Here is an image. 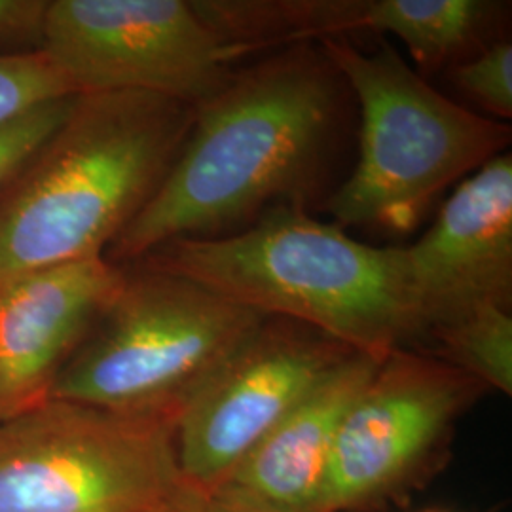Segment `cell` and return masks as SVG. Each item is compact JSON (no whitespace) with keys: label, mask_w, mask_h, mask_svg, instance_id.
Listing matches in <instances>:
<instances>
[{"label":"cell","mask_w":512,"mask_h":512,"mask_svg":"<svg viewBox=\"0 0 512 512\" xmlns=\"http://www.w3.org/2000/svg\"><path fill=\"white\" fill-rule=\"evenodd\" d=\"M346 88L319 44L234 71L196 107L160 188L105 256L122 266L171 239L228 236L275 209L304 207L338 145Z\"/></svg>","instance_id":"obj_1"},{"label":"cell","mask_w":512,"mask_h":512,"mask_svg":"<svg viewBox=\"0 0 512 512\" xmlns=\"http://www.w3.org/2000/svg\"><path fill=\"white\" fill-rule=\"evenodd\" d=\"M196 107L137 92L76 95L0 198V285L105 256L160 188Z\"/></svg>","instance_id":"obj_2"},{"label":"cell","mask_w":512,"mask_h":512,"mask_svg":"<svg viewBox=\"0 0 512 512\" xmlns=\"http://www.w3.org/2000/svg\"><path fill=\"white\" fill-rule=\"evenodd\" d=\"M137 264L378 359L421 340L406 249L366 245L304 207L275 209L228 236L171 239Z\"/></svg>","instance_id":"obj_3"},{"label":"cell","mask_w":512,"mask_h":512,"mask_svg":"<svg viewBox=\"0 0 512 512\" xmlns=\"http://www.w3.org/2000/svg\"><path fill=\"white\" fill-rule=\"evenodd\" d=\"M319 48L361 107L357 164L327 202L340 228L412 232L444 190L509 152V124L444 97L389 42L370 54L351 38Z\"/></svg>","instance_id":"obj_4"},{"label":"cell","mask_w":512,"mask_h":512,"mask_svg":"<svg viewBox=\"0 0 512 512\" xmlns=\"http://www.w3.org/2000/svg\"><path fill=\"white\" fill-rule=\"evenodd\" d=\"M262 319L181 275L141 264L124 268L50 399L177 420L192 393Z\"/></svg>","instance_id":"obj_5"},{"label":"cell","mask_w":512,"mask_h":512,"mask_svg":"<svg viewBox=\"0 0 512 512\" xmlns=\"http://www.w3.org/2000/svg\"><path fill=\"white\" fill-rule=\"evenodd\" d=\"M181 486L171 416L48 399L0 421V512H148Z\"/></svg>","instance_id":"obj_6"},{"label":"cell","mask_w":512,"mask_h":512,"mask_svg":"<svg viewBox=\"0 0 512 512\" xmlns=\"http://www.w3.org/2000/svg\"><path fill=\"white\" fill-rule=\"evenodd\" d=\"M40 48L74 95L150 93L198 107L234 73L186 0H48Z\"/></svg>","instance_id":"obj_7"},{"label":"cell","mask_w":512,"mask_h":512,"mask_svg":"<svg viewBox=\"0 0 512 512\" xmlns=\"http://www.w3.org/2000/svg\"><path fill=\"white\" fill-rule=\"evenodd\" d=\"M351 353L310 325L264 317L177 414L175 456L184 488L196 494L217 492Z\"/></svg>","instance_id":"obj_8"},{"label":"cell","mask_w":512,"mask_h":512,"mask_svg":"<svg viewBox=\"0 0 512 512\" xmlns=\"http://www.w3.org/2000/svg\"><path fill=\"white\" fill-rule=\"evenodd\" d=\"M486 391L437 355L391 351L344 414L313 512L366 511L393 497Z\"/></svg>","instance_id":"obj_9"},{"label":"cell","mask_w":512,"mask_h":512,"mask_svg":"<svg viewBox=\"0 0 512 512\" xmlns=\"http://www.w3.org/2000/svg\"><path fill=\"white\" fill-rule=\"evenodd\" d=\"M421 340L482 306H512V156L463 179L406 247Z\"/></svg>","instance_id":"obj_10"},{"label":"cell","mask_w":512,"mask_h":512,"mask_svg":"<svg viewBox=\"0 0 512 512\" xmlns=\"http://www.w3.org/2000/svg\"><path fill=\"white\" fill-rule=\"evenodd\" d=\"M122 277V266L93 256L0 285V421L52 397Z\"/></svg>","instance_id":"obj_11"},{"label":"cell","mask_w":512,"mask_h":512,"mask_svg":"<svg viewBox=\"0 0 512 512\" xmlns=\"http://www.w3.org/2000/svg\"><path fill=\"white\" fill-rule=\"evenodd\" d=\"M380 363L355 351L334 366L217 492L289 511H315L340 423Z\"/></svg>","instance_id":"obj_12"},{"label":"cell","mask_w":512,"mask_h":512,"mask_svg":"<svg viewBox=\"0 0 512 512\" xmlns=\"http://www.w3.org/2000/svg\"><path fill=\"white\" fill-rule=\"evenodd\" d=\"M503 12L488 0H363L361 33L399 38L425 78L490 46Z\"/></svg>","instance_id":"obj_13"},{"label":"cell","mask_w":512,"mask_h":512,"mask_svg":"<svg viewBox=\"0 0 512 512\" xmlns=\"http://www.w3.org/2000/svg\"><path fill=\"white\" fill-rule=\"evenodd\" d=\"M205 25L232 63L247 54L361 33L363 0H198Z\"/></svg>","instance_id":"obj_14"},{"label":"cell","mask_w":512,"mask_h":512,"mask_svg":"<svg viewBox=\"0 0 512 512\" xmlns=\"http://www.w3.org/2000/svg\"><path fill=\"white\" fill-rule=\"evenodd\" d=\"M427 340L437 357L458 366L488 389L512 393V313L482 306L435 330Z\"/></svg>","instance_id":"obj_15"},{"label":"cell","mask_w":512,"mask_h":512,"mask_svg":"<svg viewBox=\"0 0 512 512\" xmlns=\"http://www.w3.org/2000/svg\"><path fill=\"white\" fill-rule=\"evenodd\" d=\"M65 97H74L73 90L42 48L0 54V126Z\"/></svg>","instance_id":"obj_16"},{"label":"cell","mask_w":512,"mask_h":512,"mask_svg":"<svg viewBox=\"0 0 512 512\" xmlns=\"http://www.w3.org/2000/svg\"><path fill=\"white\" fill-rule=\"evenodd\" d=\"M450 80L495 120L512 116V44L507 38L494 40L482 52L452 67Z\"/></svg>","instance_id":"obj_17"},{"label":"cell","mask_w":512,"mask_h":512,"mask_svg":"<svg viewBox=\"0 0 512 512\" xmlns=\"http://www.w3.org/2000/svg\"><path fill=\"white\" fill-rule=\"evenodd\" d=\"M74 97L44 103L0 126V190H6L54 135L73 107Z\"/></svg>","instance_id":"obj_18"},{"label":"cell","mask_w":512,"mask_h":512,"mask_svg":"<svg viewBox=\"0 0 512 512\" xmlns=\"http://www.w3.org/2000/svg\"><path fill=\"white\" fill-rule=\"evenodd\" d=\"M48 0H0V44L38 38Z\"/></svg>","instance_id":"obj_19"},{"label":"cell","mask_w":512,"mask_h":512,"mask_svg":"<svg viewBox=\"0 0 512 512\" xmlns=\"http://www.w3.org/2000/svg\"><path fill=\"white\" fill-rule=\"evenodd\" d=\"M192 494H194V512H302L279 509L274 505L258 503V501L226 494V492H213V494L192 492Z\"/></svg>","instance_id":"obj_20"},{"label":"cell","mask_w":512,"mask_h":512,"mask_svg":"<svg viewBox=\"0 0 512 512\" xmlns=\"http://www.w3.org/2000/svg\"><path fill=\"white\" fill-rule=\"evenodd\" d=\"M148 512H194V494L188 488L181 486L177 494L171 495L169 499H165L164 503L156 505Z\"/></svg>","instance_id":"obj_21"},{"label":"cell","mask_w":512,"mask_h":512,"mask_svg":"<svg viewBox=\"0 0 512 512\" xmlns=\"http://www.w3.org/2000/svg\"><path fill=\"white\" fill-rule=\"evenodd\" d=\"M425 512H440V511H425Z\"/></svg>","instance_id":"obj_22"}]
</instances>
